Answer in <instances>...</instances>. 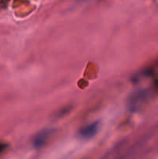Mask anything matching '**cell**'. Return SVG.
Segmentation results:
<instances>
[{"mask_svg": "<svg viewBox=\"0 0 158 159\" xmlns=\"http://www.w3.org/2000/svg\"><path fill=\"white\" fill-rule=\"evenodd\" d=\"M98 129H99V124L93 123V124H89V125L81 129L80 132H79V136H80V138H85V139L91 138V137L96 134Z\"/></svg>", "mask_w": 158, "mask_h": 159, "instance_id": "obj_1", "label": "cell"}, {"mask_svg": "<svg viewBox=\"0 0 158 159\" xmlns=\"http://www.w3.org/2000/svg\"><path fill=\"white\" fill-rule=\"evenodd\" d=\"M50 135V131L49 130H46V131H43L40 134L37 135L36 137L35 140H34V144H35L36 147H40V146L43 145L45 143L46 140L47 139L48 136Z\"/></svg>", "mask_w": 158, "mask_h": 159, "instance_id": "obj_2", "label": "cell"}]
</instances>
